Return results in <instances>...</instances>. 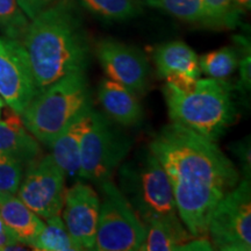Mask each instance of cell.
<instances>
[{
    "mask_svg": "<svg viewBox=\"0 0 251 251\" xmlns=\"http://www.w3.org/2000/svg\"><path fill=\"white\" fill-rule=\"evenodd\" d=\"M4 107V100L1 99V97H0V115H1V109Z\"/></svg>",
    "mask_w": 251,
    "mask_h": 251,
    "instance_id": "obj_30",
    "label": "cell"
},
{
    "mask_svg": "<svg viewBox=\"0 0 251 251\" xmlns=\"http://www.w3.org/2000/svg\"><path fill=\"white\" fill-rule=\"evenodd\" d=\"M163 92L174 124L214 142L237 117L234 87L225 79H197L188 89L166 83Z\"/></svg>",
    "mask_w": 251,
    "mask_h": 251,
    "instance_id": "obj_3",
    "label": "cell"
},
{
    "mask_svg": "<svg viewBox=\"0 0 251 251\" xmlns=\"http://www.w3.org/2000/svg\"><path fill=\"white\" fill-rule=\"evenodd\" d=\"M29 23L18 0H0V33L5 37L21 42Z\"/></svg>",
    "mask_w": 251,
    "mask_h": 251,
    "instance_id": "obj_22",
    "label": "cell"
},
{
    "mask_svg": "<svg viewBox=\"0 0 251 251\" xmlns=\"http://www.w3.org/2000/svg\"><path fill=\"white\" fill-rule=\"evenodd\" d=\"M91 103L85 72L61 78L34 97L21 119L40 143L49 146L62 130Z\"/></svg>",
    "mask_w": 251,
    "mask_h": 251,
    "instance_id": "obj_4",
    "label": "cell"
},
{
    "mask_svg": "<svg viewBox=\"0 0 251 251\" xmlns=\"http://www.w3.org/2000/svg\"><path fill=\"white\" fill-rule=\"evenodd\" d=\"M100 200L96 247L99 251H136L142 246L146 236V226L120 188L112 180L98 186Z\"/></svg>",
    "mask_w": 251,
    "mask_h": 251,
    "instance_id": "obj_7",
    "label": "cell"
},
{
    "mask_svg": "<svg viewBox=\"0 0 251 251\" xmlns=\"http://www.w3.org/2000/svg\"><path fill=\"white\" fill-rule=\"evenodd\" d=\"M251 7V0H233L234 15L238 19V15L249 11Z\"/></svg>",
    "mask_w": 251,
    "mask_h": 251,
    "instance_id": "obj_29",
    "label": "cell"
},
{
    "mask_svg": "<svg viewBox=\"0 0 251 251\" xmlns=\"http://www.w3.org/2000/svg\"><path fill=\"white\" fill-rule=\"evenodd\" d=\"M91 13L105 20H128L142 12L140 0H80Z\"/></svg>",
    "mask_w": 251,
    "mask_h": 251,
    "instance_id": "obj_21",
    "label": "cell"
},
{
    "mask_svg": "<svg viewBox=\"0 0 251 251\" xmlns=\"http://www.w3.org/2000/svg\"><path fill=\"white\" fill-rule=\"evenodd\" d=\"M147 2L150 6L162 8L179 20L208 25L203 0H147Z\"/></svg>",
    "mask_w": 251,
    "mask_h": 251,
    "instance_id": "obj_23",
    "label": "cell"
},
{
    "mask_svg": "<svg viewBox=\"0 0 251 251\" xmlns=\"http://www.w3.org/2000/svg\"><path fill=\"white\" fill-rule=\"evenodd\" d=\"M98 99L105 114L115 124L134 127L143 120V109L137 94L111 79L100 83Z\"/></svg>",
    "mask_w": 251,
    "mask_h": 251,
    "instance_id": "obj_14",
    "label": "cell"
},
{
    "mask_svg": "<svg viewBox=\"0 0 251 251\" xmlns=\"http://www.w3.org/2000/svg\"><path fill=\"white\" fill-rule=\"evenodd\" d=\"M209 26L233 27L237 18L233 12V0H203Z\"/></svg>",
    "mask_w": 251,
    "mask_h": 251,
    "instance_id": "obj_25",
    "label": "cell"
},
{
    "mask_svg": "<svg viewBox=\"0 0 251 251\" xmlns=\"http://www.w3.org/2000/svg\"><path fill=\"white\" fill-rule=\"evenodd\" d=\"M91 108L92 103L87 105L48 146L54 161L71 179H79L80 142Z\"/></svg>",
    "mask_w": 251,
    "mask_h": 251,
    "instance_id": "obj_15",
    "label": "cell"
},
{
    "mask_svg": "<svg viewBox=\"0 0 251 251\" xmlns=\"http://www.w3.org/2000/svg\"><path fill=\"white\" fill-rule=\"evenodd\" d=\"M19 244H23L18 241L15 235L9 230V228L0 219V250H12ZM19 249V248H17Z\"/></svg>",
    "mask_w": 251,
    "mask_h": 251,
    "instance_id": "obj_27",
    "label": "cell"
},
{
    "mask_svg": "<svg viewBox=\"0 0 251 251\" xmlns=\"http://www.w3.org/2000/svg\"><path fill=\"white\" fill-rule=\"evenodd\" d=\"M144 226H146V236L140 250H181L185 243L194 238L181 222L179 216L152 219Z\"/></svg>",
    "mask_w": 251,
    "mask_h": 251,
    "instance_id": "obj_18",
    "label": "cell"
},
{
    "mask_svg": "<svg viewBox=\"0 0 251 251\" xmlns=\"http://www.w3.org/2000/svg\"><path fill=\"white\" fill-rule=\"evenodd\" d=\"M131 147L129 137L105 113L91 108L80 142L79 179L100 186L112 180Z\"/></svg>",
    "mask_w": 251,
    "mask_h": 251,
    "instance_id": "obj_6",
    "label": "cell"
},
{
    "mask_svg": "<svg viewBox=\"0 0 251 251\" xmlns=\"http://www.w3.org/2000/svg\"><path fill=\"white\" fill-rule=\"evenodd\" d=\"M0 155L17 159L25 166L41 156L40 142L27 130L20 115L0 121Z\"/></svg>",
    "mask_w": 251,
    "mask_h": 251,
    "instance_id": "obj_16",
    "label": "cell"
},
{
    "mask_svg": "<svg viewBox=\"0 0 251 251\" xmlns=\"http://www.w3.org/2000/svg\"><path fill=\"white\" fill-rule=\"evenodd\" d=\"M119 185L144 225L152 219L178 216L170 180L150 149L120 166Z\"/></svg>",
    "mask_w": 251,
    "mask_h": 251,
    "instance_id": "obj_5",
    "label": "cell"
},
{
    "mask_svg": "<svg viewBox=\"0 0 251 251\" xmlns=\"http://www.w3.org/2000/svg\"><path fill=\"white\" fill-rule=\"evenodd\" d=\"M21 43L39 92L68 75L86 72L89 68V35L72 0H57L37 14L30 20Z\"/></svg>",
    "mask_w": 251,
    "mask_h": 251,
    "instance_id": "obj_2",
    "label": "cell"
},
{
    "mask_svg": "<svg viewBox=\"0 0 251 251\" xmlns=\"http://www.w3.org/2000/svg\"><path fill=\"white\" fill-rule=\"evenodd\" d=\"M65 179L64 171L51 155L40 156L25 169L18 197L41 219L61 215L67 193Z\"/></svg>",
    "mask_w": 251,
    "mask_h": 251,
    "instance_id": "obj_9",
    "label": "cell"
},
{
    "mask_svg": "<svg viewBox=\"0 0 251 251\" xmlns=\"http://www.w3.org/2000/svg\"><path fill=\"white\" fill-rule=\"evenodd\" d=\"M31 248L42 251H78L79 248L69 234L61 215L46 219L45 227L37 235Z\"/></svg>",
    "mask_w": 251,
    "mask_h": 251,
    "instance_id": "obj_19",
    "label": "cell"
},
{
    "mask_svg": "<svg viewBox=\"0 0 251 251\" xmlns=\"http://www.w3.org/2000/svg\"><path fill=\"white\" fill-rule=\"evenodd\" d=\"M96 54L108 79L121 84L135 94H143L148 89L151 69L140 49L108 39L98 43Z\"/></svg>",
    "mask_w": 251,
    "mask_h": 251,
    "instance_id": "obj_11",
    "label": "cell"
},
{
    "mask_svg": "<svg viewBox=\"0 0 251 251\" xmlns=\"http://www.w3.org/2000/svg\"><path fill=\"white\" fill-rule=\"evenodd\" d=\"M100 198L89 184L78 180L67 190L63 221L79 250H94Z\"/></svg>",
    "mask_w": 251,
    "mask_h": 251,
    "instance_id": "obj_12",
    "label": "cell"
},
{
    "mask_svg": "<svg viewBox=\"0 0 251 251\" xmlns=\"http://www.w3.org/2000/svg\"><path fill=\"white\" fill-rule=\"evenodd\" d=\"M157 72L166 83L188 89L199 79V57L183 41H172L156 49L153 55Z\"/></svg>",
    "mask_w": 251,
    "mask_h": 251,
    "instance_id": "obj_13",
    "label": "cell"
},
{
    "mask_svg": "<svg viewBox=\"0 0 251 251\" xmlns=\"http://www.w3.org/2000/svg\"><path fill=\"white\" fill-rule=\"evenodd\" d=\"M238 69H240V75H241V83L243 84L244 89L249 90L250 89V83H251V71H250V56H244L242 59H240V64H238Z\"/></svg>",
    "mask_w": 251,
    "mask_h": 251,
    "instance_id": "obj_28",
    "label": "cell"
},
{
    "mask_svg": "<svg viewBox=\"0 0 251 251\" xmlns=\"http://www.w3.org/2000/svg\"><path fill=\"white\" fill-rule=\"evenodd\" d=\"M0 219L25 246H33L45 221L15 194H0Z\"/></svg>",
    "mask_w": 251,
    "mask_h": 251,
    "instance_id": "obj_17",
    "label": "cell"
},
{
    "mask_svg": "<svg viewBox=\"0 0 251 251\" xmlns=\"http://www.w3.org/2000/svg\"><path fill=\"white\" fill-rule=\"evenodd\" d=\"M238 50L231 47H225L199 58L200 71L209 78L227 79L238 69L240 64Z\"/></svg>",
    "mask_w": 251,
    "mask_h": 251,
    "instance_id": "obj_20",
    "label": "cell"
},
{
    "mask_svg": "<svg viewBox=\"0 0 251 251\" xmlns=\"http://www.w3.org/2000/svg\"><path fill=\"white\" fill-rule=\"evenodd\" d=\"M37 87L33 69L20 41L0 36V97L15 114L25 112Z\"/></svg>",
    "mask_w": 251,
    "mask_h": 251,
    "instance_id": "obj_10",
    "label": "cell"
},
{
    "mask_svg": "<svg viewBox=\"0 0 251 251\" xmlns=\"http://www.w3.org/2000/svg\"><path fill=\"white\" fill-rule=\"evenodd\" d=\"M26 166L17 159L0 155V194H15Z\"/></svg>",
    "mask_w": 251,
    "mask_h": 251,
    "instance_id": "obj_24",
    "label": "cell"
},
{
    "mask_svg": "<svg viewBox=\"0 0 251 251\" xmlns=\"http://www.w3.org/2000/svg\"><path fill=\"white\" fill-rule=\"evenodd\" d=\"M212 244L222 251L251 249V187L243 179L220 200L208 225Z\"/></svg>",
    "mask_w": 251,
    "mask_h": 251,
    "instance_id": "obj_8",
    "label": "cell"
},
{
    "mask_svg": "<svg viewBox=\"0 0 251 251\" xmlns=\"http://www.w3.org/2000/svg\"><path fill=\"white\" fill-rule=\"evenodd\" d=\"M149 149L170 180L181 222L193 237L206 238L216 205L240 183L236 166L214 141L174 122Z\"/></svg>",
    "mask_w": 251,
    "mask_h": 251,
    "instance_id": "obj_1",
    "label": "cell"
},
{
    "mask_svg": "<svg viewBox=\"0 0 251 251\" xmlns=\"http://www.w3.org/2000/svg\"><path fill=\"white\" fill-rule=\"evenodd\" d=\"M18 1L28 19L33 20L37 14L45 11L47 7H49L50 5H52L57 0H18Z\"/></svg>",
    "mask_w": 251,
    "mask_h": 251,
    "instance_id": "obj_26",
    "label": "cell"
}]
</instances>
